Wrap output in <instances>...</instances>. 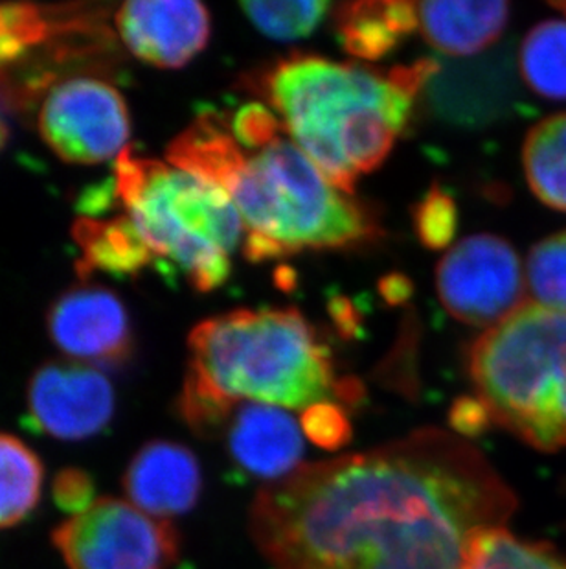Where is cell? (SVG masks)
Wrapping results in <instances>:
<instances>
[{
    "label": "cell",
    "instance_id": "cell-1",
    "mask_svg": "<svg viewBox=\"0 0 566 569\" xmlns=\"http://www.w3.org/2000/svg\"><path fill=\"white\" fill-rule=\"evenodd\" d=\"M515 507L475 445L420 430L302 465L257 492L249 521L269 569H464Z\"/></svg>",
    "mask_w": 566,
    "mask_h": 569
},
{
    "label": "cell",
    "instance_id": "cell-2",
    "mask_svg": "<svg viewBox=\"0 0 566 569\" xmlns=\"http://www.w3.org/2000/svg\"><path fill=\"white\" fill-rule=\"evenodd\" d=\"M438 61L420 60L391 72L294 56L263 81L294 144L341 192L353 193L361 173L386 161L412 114L417 92L438 74Z\"/></svg>",
    "mask_w": 566,
    "mask_h": 569
},
{
    "label": "cell",
    "instance_id": "cell-3",
    "mask_svg": "<svg viewBox=\"0 0 566 569\" xmlns=\"http://www.w3.org/2000/svg\"><path fill=\"white\" fill-rule=\"evenodd\" d=\"M332 352L294 310H235L188 336L181 413L198 431L220 428L241 400L310 409L338 398Z\"/></svg>",
    "mask_w": 566,
    "mask_h": 569
},
{
    "label": "cell",
    "instance_id": "cell-4",
    "mask_svg": "<svg viewBox=\"0 0 566 569\" xmlns=\"http://www.w3.org/2000/svg\"><path fill=\"white\" fill-rule=\"evenodd\" d=\"M225 192L245 223L243 253L251 262L304 249L352 248L380 234L368 212L282 137L256 153L245 150Z\"/></svg>",
    "mask_w": 566,
    "mask_h": 569
},
{
    "label": "cell",
    "instance_id": "cell-5",
    "mask_svg": "<svg viewBox=\"0 0 566 569\" xmlns=\"http://www.w3.org/2000/svg\"><path fill=\"white\" fill-rule=\"evenodd\" d=\"M467 372L489 422L566 450V310L524 302L471 345Z\"/></svg>",
    "mask_w": 566,
    "mask_h": 569
},
{
    "label": "cell",
    "instance_id": "cell-6",
    "mask_svg": "<svg viewBox=\"0 0 566 569\" xmlns=\"http://www.w3.org/2000/svg\"><path fill=\"white\" fill-rule=\"evenodd\" d=\"M113 193L148 248L176 263L193 290L209 293L225 284L243 232L225 190L128 148L114 161Z\"/></svg>",
    "mask_w": 566,
    "mask_h": 569
},
{
    "label": "cell",
    "instance_id": "cell-7",
    "mask_svg": "<svg viewBox=\"0 0 566 569\" xmlns=\"http://www.w3.org/2000/svg\"><path fill=\"white\" fill-rule=\"evenodd\" d=\"M52 540L69 569H168L176 559L170 521L117 498H100L70 516Z\"/></svg>",
    "mask_w": 566,
    "mask_h": 569
},
{
    "label": "cell",
    "instance_id": "cell-8",
    "mask_svg": "<svg viewBox=\"0 0 566 569\" xmlns=\"http://www.w3.org/2000/svg\"><path fill=\"white\" fill-rule=\"evenodd\" d=\"M44 144L64 162L102 164L128 150L131 117L122 92L97 76H72L50 87L39 106Z\"/></svg>",
    "mask_w": 566,
    "mask_h": 569
},
{
    "label": "cell",
    "instance_id": "cell-9",
    "mask_svg": "<svg viewBox=\"0 0 566 569\" xmlns=\"http://www.w3.org/2000/svg\"><path fill=\"white\" fill-rule=\"evenodd\" d=\"M436 290L445 310L473 327H495L524 305V273L503 238L478 234L439 260Z\"/></svg>",
    "mask_w": 566,
    "mask_h": 569
},
{
    "label": "cell",
    "instance_id": "cell-10",
    "mask_svg": "<svg viewBox=\"0 0 566 569\" xmlns=\"http://www.w3.org/2000/svg\"><path fill=\"white\" fill-rule=\"evenodd\" d=\"M28 417L58 441H85L108 428L117 408L113 383L97 367L54 360L28 381Z\"/></svg>",
    "mask_w": 566,
    "mask_h": 569
},
{
    "label": "cell",
    "instance_id": "cell-11",
    "mask_svg": "<svg viewBox=\"0 0 566 569\" xmlns=\"http://www.w3.org/2000/svg\"><path fill=\"white\" fill-rule=\"evenodd\" d=\"M47 325L55 347L87 366H117L133 349L128 308L102 284L81 282L64 291L50 307Z\"/></svg>",
    "mask_w": 566,
    "mask_h": 569
},
{
    "label": "cell",
    "instance_id": "cell-12",
    "mask_svg": "<svg viewBox=\"0 0 566 569\" xmlns=\"http://www.w3.org/2000/svg\"><path fill=\"white\" fill-rule=\"evenodd\" d=\"M114 28L123 47L159 69H181L209 44L210 13L193 0H133L118 8Z\"/></svg>",
    "mask_w": 566,
    "mask_h": 569
},
{
    "label": "cell",
    "instance_id": "cell-13",
    "mask_svg": "<svg viewBox=\"0 0 566 569\" xmlns=\"http://www.w3.org/2000/svg\"><path fill=\"white\" fill-rule=\"evenodd\" d=\"M201 487L203 476L198 457L186 446L171 441L142 446L123 478L129 503L162 521L192 509Z\"/></svg>",
    "mask_w": 566,
    "mask_h": 569
},
{
    "label": "cell",
    "instance_id": "cell-14",
    "mask_svg": "<svg viewBox=\"0 0 566 569\" xmlns=\"http://www.w3.org/2000/svg\"><path fill=\"white\" fill-rule=\"evenodd\" d=\"M229 420V450L243 470L279 481L299 468L304 430L287 411L267 403H240Z\"/></svg>",
    "mask_w": 566,
    "mask_h": 569
},
{
    "label": "cell",
    "instance_id": "cell-15",
    "mask_svg": "<svg viewBox=\"0 0 566 569\" xmlns=\"http://www.w3.org/2000/svg\"><path fill=\"white\" fill-rule=\"evenodd\" d=\"M420 28L428 44L447 56H471L503 36L509 4L503 0H462L417 4Z\"/></svg>",
    "mask_w": 566,
    "mask_h": 569
},
{
    "label": "cell",
    "instance_id": "cell-16",
    "mask_svg": "<svg viewBox=\"0 0 566 569\" xmlns=\"http://www.w3.org/2000/svg\"><path fill=\"white\" fill-rule=\"evenodd\" d=\"M72 237L81 251L78 273L83 282H89L94 273L134 277L156 260L125 214L108 220L80 218L72 227Z\"/></svg>",
    "mask_w": 566,
    "mask_h": 569
},
{
    "label": "cell",
    "instance_id": "cell-17",
    "mask_svg": "<svg viewBox=\"0 0 566 569\" xmlns=\"http://www.w3.org/2000/svg\"><path fill=\"white\" fill-rule=\"evenodd\" d=\"M335 22L347 54L358 60H381L420 28V16L414 2L374 0L338 6Z\"/></svg>",
    "mask_w": 566,
    "mask_h": 569
},
{
    "label": "cell",
    "instance_id": "cell-18",
    "mask_svg": "<svg viewBox=\"0 0 566 569\" xmlns=\"http://www.w3.org/2000/svg\"><path fill=\"white\" fill-rule=\"evenodd\" d=\"M529 189L552 209L566 212V113L540 120L523 148Z\"/></svg>",
    "mask_w": 566,
    "mask_h": 569
},
{
    "label": "cell",
    "instance_id": "cell-19",
    "mask_svg": "<svg viewBox=\"0 0 566 569\" xmlns=\"http://www.w3.org/2000/svg\"><path fill=\"white\" fill-rule=\"evenodd\" d=\"M43 465L17 437L0 433V529L24 520L41 498Z\"/></svg>",
    "mask_w": 566,
    "mask_h": 569
},
{
    "label": "cell",
    "instance_id": "cell-20",
    "mask_svg": "<svg viewBox=\"0 0 566 569\" xmlns=\"http://www.w3.org/2000/svg\"><path fill=\"white\" fill-rule=\"evenodd\" d=\"M518 63L532 91L548 100H566V22L554 19L532 28Z\"/></svg>",
    "mask_w": 566,
    "mask_h": 569
},
{
    "label": "cell",
    "instance_id": "cell-21",
    "mask_svg": "<svg viewBox=\"0 0 566 569\" xmlns=\"http://www.w3.org/2000/svg\"><path fill=\"white\" fill-rule=\"evenodd\" d=\"M464 569H566V562L501 527L478 537Z\"/></svg>",
    "mask_w": 566,
    "mask_h": 569
},
{
    "label": "cell",
    "instance_id": "cell-22",
    "mask_svg": "<svg viewBox=\"0 0 566 569\" xmlns=\"http://www.w3.org/2000/svg\"><path fill=\"white\" fill-rule=\"evenodd\" d=\"M241 10L252 24L276 41H296L315 32L330 4L324 0H283V2H243Z\"/></svg>",
    "mask_w": 566,
    "mask_h": 569
},
{
    "label": "cell",
    "instance_id": "cell-23",
    "mask_svg": "<svg viewBox=\"0 0 566 569\" xmlns=\"http://www.w3.org/2000/svg\"><path fill=\"white\" fill-rule=\"evenodd\" d=\"M526 282L534 302L566 310V231L546 238L529 251Z\"/></svg>",
    "mask_w": 566,
    "mask_h": 569
},
{
    "label": "cell",
    "instance_id": "cell-24",
    "mask_svg": "<svg viewBox=\"0 0 566 569\" xmlns=\"http://www.w3.org/2000/svg\"><path fill=\"white\" fill-rule=\"evenodd\" d=\"M412 221L420 242L433 251L447 249L458 231V209L451 193L433 184L412 210Z\"/></svg>",
    "mask_w": 566,
    "mask_h": 569
},
{
    "label": "cell",
    "instance_id": "cell-25",
    "mask_svg": "<svg viewBox=\"0 0 566 569\" xmlns=\"http://www.w3.org/2000/svg\"><path fill=\"white\" fill-rule=\"evenodd\" d=\"M232 133L245 150H262L282 137V120L263 106V103H245L232 120Z\"/></svg>",
    "mask_w": 566,
    "mask_h": 569
},
{
    "label": "cell",
    "instance_id": "cell-26",
    "mask_svg": "<svg viewBox=\"0 0 566 569\" xmlns=\"http://www.w3.org/2000/svg\"><path fill=\"white\" fill-rule=\"evenodd\" d=\"M300 426L311 441L324 448H337L350 437L346 411L333 402L316 403L305 409Z\"/></svg>",
    "mask_w": 566,
    "mask_h": 569
},
{
    "label": "cell",
    "instance_id": "cell-27",
    "mask_svg": "<svg viewBox=\"0 0 566 569\" xmlns=\"http://www.w3.org/2000/svg\"><path fill=\"white\" fill-rule=\"evenodd\" d=\"M55 496H58L59 506L63 509L80 512L91 506L92 487L87 481L85 476L78 472L61 473L55 483Z\"/></svg>",
    "mask_w": 566,
    "mask_h": 569
},
{
    "label": "cell",
    "instance_id": "cell-28",
    "mask_svg": "<svg viewBox=\"0 0 566 569\" xmlns=\"http://www.w3.org/2000/svg\"><path fill=\"white\" fill-rule=\"evenodd\" d=\"M451 425L454 430L459 431L462 436H469L476 433L482 428L492 425L487 411L482 406L481 400L475 397L459 398L458 402L454 403L451 409Z\"/></svg>",
    "mask_w": 566,
    "mask_h": 569
},
{
    "label": "cell",
    "instance_id": "cell-29",
    "mask_svg": "<svg viewBox=\"0 0 566 569\" xmlns=\"http://www.w3.org/2000/svg\"><path fill=\"white\" fill-rule=\"evenodd\" d=\"M330 316L342 336H347V338L357 336L358 325H361L358 310L347 297H333L330 301Z\"/></svg>",
    "mask_w": 566,
    "mask_h": 569
},
{
    "label": "cell",
    "instance_id": "cell-30",
    "mask_svg": "<svg viewBox=\"0 0 566 569\" xmlns=\"http://www.w3.org/2000/svg\"><path fill=\"white\" fill-rule=\"evenodd\" d=\"M380 293L391 307H401L414 293V284L403 273H391L380 282Z\"/></svg>",
    "mask_w": 566,
    "mask_h": 569
},
{
    "label": "cell",
    "instance_id": "cell-31",
    "mask_svg": "<svg viewBox=\"0 0 566 569\" xmlns=\"http://www.w3.org/2000/svg\"><path fill=\"white\" fill-rule=\"evenodd\" d=\"M16 89L8 83L6 76L0 72V150L10 139V114L16 108Z\"/></svg>",
    "mask_w": 566,
    "mask_h": 569
},
{
    "label": "cell",
    "instance_id": "cell-32",
    "mask_svg": "<svg viewBox=\"0 0 566 569\" xmlns=\"http://www.w3.org/2000/svg\"><path fill=\"white\" fill-rule=\"evenodd\" d=\"M554 8H557V10H562L563 13L566 16V2H554Z\"/></svg>",
    "mask_w": 566,
    "mask_h": 569
}]
</instances>
